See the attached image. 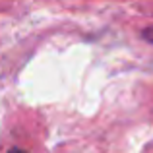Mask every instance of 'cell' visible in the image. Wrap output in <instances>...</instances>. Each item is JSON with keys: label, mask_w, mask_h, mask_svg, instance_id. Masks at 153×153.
<instances>
[{"label": "cell", "mask_w": 153, "mask_h": 153, "mask_svg": "<svg viewBox=\"0 0 153 153\" xmlns=\"http://www.w3.org/2000/svg\"><path fill=\"white\" fill-rule=\"evenodd\" d=\"M10 153H25V151H22V149H16V147H14V149H10Z\"/></svg>", "instance_id": "cell-2"}, {"label": "cell", "mask_w": 153, "mask_h": 153, "mask_svg": "<svg viewBox=\"0 0 153 153\" xmlns=\"http://www.w3.org/2000/svg\"><path fill=\"white\" fill-rule=\"evenodd\" d=\"M142 37H143V41L153 43V27H146V29L142 31Z\"/></svg>", "instance_id": "cell-1"}]
</instances>
